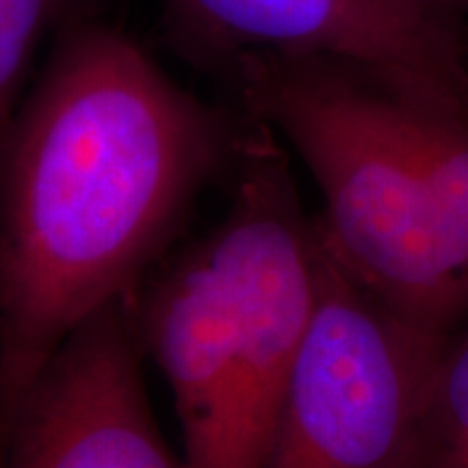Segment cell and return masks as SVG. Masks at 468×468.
I'll return each mask as SVG.
<instances>
[{"instance_id":"obj_1","label":"cell","mask_w":468,"mask_h":468,"mask_svg":"<svg viewBox=\"0 0 468 468\" xmlns=\"http://www.w3.org/2000/svg\"><path fill=\"white\" fill-rule=\"evenodd\" d=\"M248 124L117 27L57 35L0 154V427L76 327L137 292Z\"/></svg>"},{"instance_id":"obj_2","label":"cell","mask_w":468,"mask_h":468,"mask_svg":"<svg viewBox=\"0 0 468 468\" xmlns=\"http://www.w3.org/2000/svg\"><path fill=\"white\" fill-rule=\"evenodd\" d=\"M219 79L306 165L319 232L349 276L434 335L464 324L468 120L327 57L254 52Z\"/></svg>"},{"instance_id":"obj_3","label":"cell","mask_w":468,"mask_h":468,"mask_svg":"<svg viewBox=\"0 0 468 468\" xmlns=\"http://www.w3.org/2000/svg\"><path fill=\"white\" fill-rule=\"evenodd\" d=\"M317 224V219H314ZM319 237V291L265 468H419L444 335L403 319Z\"/></svg>"},{"instance_id":"obj_4","label":"cell","mask_w":468,"mask_h":468,"mask_svg":"<svg viewBox=\"0 0 468 468\" xmlns=\"http://www.w3.org/2000/svg\"><path fill=\"white\" fill-rule=\"evenodd\" d=\"M250 117V115H248ZM234 313V386L219 468H265L319 291V237L289 148L251 120L210 234Z\"/></svg>"},{"instance_id":"obj_5","label":"cell","mask_w":468,"mask_h":468,"mask_svg":"<svg viewBox=\"0 0 468 468\" xmlns=\"http://www.w3.org/2000/svg\"><path fill=\"white\" fill-rule=\"evenodd\" d=\"M180 52L207 72L243 55L327 57L410 102L468 120L464 25L420 0H161Z\"/></svg>"},{"instance_id":"obj_6","label":"cell","mask_w":468,"mask_h":468,"mask_svg":"<svg viewBox=\"0 0 468 468\" xmlns=\"http://www.w3.org/2000/svg\"><path fill=\"white\" fill-rule=\"evenodd\" d=\"M133 297L58 345L0 427V468H186L145 393Z\"/></svg>"},{"instance_id":"obj_7","label":"cell","mask_w":468,"mask_h":468,"mask_svg":"<svg viewBox=\"0 0 468 468\" xmlns=\"http://www.w3.org/2000/svg\"><path fill=\"white\" fill-rule=\"evenodd\" d=\"M139 341L174 399L186 468H219L234 386V313L207 237L133 297Z\"/></svg>"},{"instance_id":"obj_8","label":"cell","mask_w":468,"mask_h":468,"mask_svg":"<svg viewBox=\"0 0 468 468\" xmlns=\"http://www.w3.org/2000/svg\"><path fill=\"white\" fill-rule=\"evenodd\" d=\"M83 0H0V154L25 101L27 79L37 50L85 17Z\"/></svg>"},{"instance_id":"obj_9","label":"cell","mask_w":468,"mask_h":468,"mask_svg":"<svg viewBox=\"0 0 468 468\" xmlns=\"http://www.w3.org/2000/svg\"><path fill=\"white\" fill-rule=\"evenodd\" d=\"M419 468H468V319L447 336L436 365Z\"/></svg>"},{"instance_id":"obj_10","label":"cell","mask_w":468,"mask_h":468,"mask_svg":"<svg viewBox=\"0 0 468 468\" xmlns=\"http://www.w3.org/2000/svg\"><path fill=\"white\" fill-rule=\"evenodd\" d=\"M425 7L438 11V14L452 17V20L464 25L468 20V0H420Z\"/></svg>"}]
</instances>
